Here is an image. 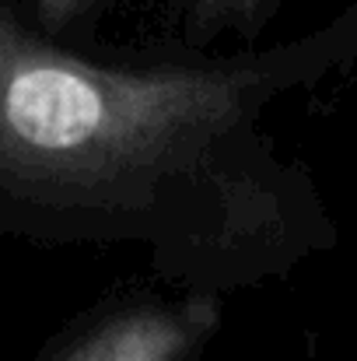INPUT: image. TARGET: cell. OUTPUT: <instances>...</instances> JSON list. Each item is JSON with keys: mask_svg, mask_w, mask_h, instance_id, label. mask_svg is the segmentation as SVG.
I'll return each instance as SVG.
<instances>
[{"mask_svg": "<svg viewBox=\"0 0 357 361\" xmlns=\"http://www.w3.org/2000/svg\"><path fill=\"white\" fill-rule=\"evenodd\" d=\"M280 60L232 71H113L60 53L0 0V235L137 228L221 158L277 85Z\"/></svg>", "mask_w": 357, "mask_h": 361, "instance_id": "1", "label": "cell"}, {"mask_svg": "<svg viewBox=\"0 0 357 361\" xmlns=\"http://www.w3.org/2000/svg\"><path fill=\"white\" fill-rule=\"evenodd\" d=\"M207 323L196 309L144 305L95 323L53 361H189Z\"/></svg>", "mask_w": 357, "mask_h": 361, "instance_id": "2", "label": "cell"}, {"mask_svg": "<svg viewBox=\"0 0 357 361\" xmlns=\"http://www.w3.org/2000/svg\"><path fill=\"white\" fill-rule=\"evenodd\" d=\"M81 7H84V0H32V11L46 32H56L67 21H74V14Z\"/></svg>", "mask_w": 357, "mask_h": 361, "instance_id": "3", "label": "cell"}, {"mask_svg": "<svg viewBox=\"0 0 357 361\" xmlns=\"http://www.w3.org/2000/svg\"><path fill=\"white\" fill-rule=\"evenodd\" d=\"M263 0H196V7L207 14V18H214V21H221V18H245L249 11H256Z\"/></svg>", "mask_w": 357, "mask_h": 361, "instance_id": "4", "label": "cell"}]
</instances>
